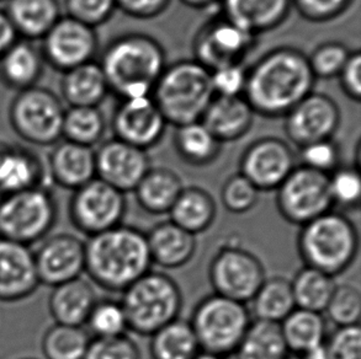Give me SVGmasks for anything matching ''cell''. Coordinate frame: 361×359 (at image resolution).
Returning <instances> with one entry per match:
<instances>
[{"label": "cell", "instance_id": "6da1fadb", "mask_svg": "<svg viewBox=\"0 0 361 359\" xmlns=\"http://www.w3.org/2000/svg\"><path fill=\"white\" fill-rule=\"evenodd\" d=\"M316 77L307 56L291 47L270 51L247 70L243 97L254 113L286 116L313 92Z\"/></svg>", "mask_w": 361, "mask_h": 359}, {"label": "cell", "instance_id": "7a4b0ae2", "mask_svg": "<svg viewBox=\"0 0 361 359\" xmlns=\"http://www.w3.org/2000/svg\"><path fill=\"white\" fill-rule=\"evenodd\" d=\"M85 273L97 286L122 291L151 271L146 233L130 225H118L84 241Z\"/></svg>", "mask_w": 361, "mask_h": 359}, {"label": "cell", "instance_id": "3957f363", "mask_svg": "<svg viewBox=\"0 0 361 359\" xmlns=\"http://www.w3.org/2000/svg\"><path fill=\"white\" fill-rule=\"evenodd\" d=\"M166 52L151 36L125 34L109 44L99 62L109 90L122 100L151 96L166 68Z\"/></svg>", "mask_w": 361, "mask_h": 359}, {"label": "cell", "instance_id": "277c9868", "mask_svg": "<svg viewBox=\"0 0 361 359\" xmlns=\"http://www.w3.org/2000/svg\"><path fill=\"white\" fill-rule=\"evenodd\" d=\"M151 96L166 123L178 128L200 122L216 94L210 70L191 59L166 67Z\"/></svg>", "mask_w": 361, "mask_h": 359}, {"label": "cell", "instance_id": "5b68a950", "mask_svg": "<svg viewBox=\"0 0 361 359\" xmlns=\"http://www.w3.org/2000/svg\"><path fill=\"white\" fill-rule=\"evenodd\" d=\"M298 251L305 266L337 277L347 271L359 251V233L345 214L329 210L300 227Z\"/></svg>", "mask_w": 361, "mask_h": 359}, {"label": "cell", "instance_id": "8992f818", "mask_svg": "<svg viewBox=\"0 0 361 359\" xmlns=\"http://www.w3.org/2000/svg\"><path fill=\"white\" fill-rule=\"evenodd\" d=\"M122 308L128 330L152 336L179 319L183 293L174 278L164 272L149 271L122 291Z\"/></svg>", "mask_w": 361, "mask_h": 359}, {"label": "cell", "instance_id": "52a82bcc", "mask_svg": "<svg viewBox=\"0 0 361 359\" xmlns=\"http://www.w3.org/2000/svg\"><path fill=\"white\" fill-rule=\"evenodd\" d=\"M59 218V204L49 187L0 196V239L31 246L44 240Z\"/></svg>", "mask_w": 361, "mask_h": 359}, {"label": "cell", "instance_id": "ba28073f", "mask_svg": "<svg viewBox=\"0 0 361 359\" xmlns=\"http://www.w3.org/2000/svg\"><path fill=\"white\" fill-rule=\"evenodd\" d=\"M252 320L247 304L211 294L197 303L189 322L201 351L226 357L235 353Z\"/></svg>", "mask_w": 361, "mask_h": 359}, {"label": "cell", "instance_id": "9c48e42d", "mask_svg": "<svg viewBox=\"0 0 361 359\" xmlns=\"http://www.w3.org/2000/svg\"><path fill=\"white\" fill-rule=\"evenodd\" d=\"M64 112L63 102L54 92L36 85L16 94L10 103L9 121L23 141L54 146L62 141Z\"/></svg>", "mask_w": 361, "mask_h": 359}, {"label": "cell", "instance_id": "30bf717a", "mask_svg": "<svg viewBox=\"0 0 361 359\" xmlns=\"http://www.w3.org/2000/svg\"><path fill=\"white\" fill-rule=\"evenodd\" d=\"M276 191L279 213L288 223L302 227L332 210L329 175L296 166Z\"/></svg>", "mask_w": 361, "mask_h": 359}, {"label": "cell", "instance_id": "8fae6325", "mask_svg": "<svg viewBox=\"0 0 361 359\" xmlns=\"http://www.w3.org/2000/svg\"><path fill=\"white\" fill-rule=\"evenodd\" d=\"M215 294L247 304L267 279L262 260L240 244H226L216 251L209 266Z\"/></svg>", "mask_w": 361, "mask_h": 359}, {"label": "cell", "instance_id": "7c38bea8", "mask_svg": "<svg viewBox=\"0 0 361 359\" xmlns=\"http://www.w3.org/2000/svg\"><path fill=\"white\" fill-rule=\"evenodd\" d=\"M126 209V194L95 177L73 191L68 215L74 228L89 238L121 225Z\"/></svg>", "mask_w": 361, "mask_h": 359}, {"label": "cell", "instance_id": "4fadbf2b", "mask_svg": "<svg viewBox=\"0 0 361 359\" xmlns=\"http://www.w3.org/2000/svg\"><path fill=\"white\" fill-rule=\"evenodd\" d=\"M98 44L94 27L66 15L44 36L39 49L44 63L64 73L94 61Z\"/></svg>", "mask_w": 361, "mask_h": 359}, {"label": "cell", "instance_id": "5bb4252c", "mask_svg": "<svg viewBox=\"0 0 361 359\" xmlns=\"http://www.w3.org/2000/svg\"><path fill=\"white\" fill-rule=\"evenodd\" d=\"M254 44L255 36L221 18L206 24L196 34L195 61L210 72L230 64H240Z\"/></svg>", "mask_w": 361, "mask_h": 359}, {"label": "cell", "instance_id": "9a60e30c", "mask_svg": "<svg viewBox=\"0 0 361 359\" xmlns=\"http://www.w3.org/2000/svg\"><path fill=\"white\" fill-rule=\"evenodd\" d=\"M285 132L295 146L332 139L341 125V110L331 97L312 92L286 115Z\"/></svg>", "mask_w": 361, "mask_h": 359}, {"label": "cell", "instance_id": "2e32d148", "mask_svg": "<svg viewBox=\"0 0 361 359\" xmlns=\"http://www.w3.org/2000/svg\"><path fill=\"white\" fill-rule=\"evenodd\" d=\"M296 166L291 146L280 138L268 137L244 151L240 172L262 192L278 189Z\"/></svg>", "mask_w": 361, "mask_h": 359}, {"label": "cell", "instance_id": "e0dca14e", "mask_svg": "<svg viewBox=\"0 0 361 359\" xmlns=\"http://www.w3.org/2000/svg\"><path fill=\"white\" fill-rule=\"evenodd\" d=\"M94 151L97 179L113 186L122 194L133 192L152 168L147 151L116 138L104 141Z\"/></svg>", "mask_w": 361, "mask_h": 359}, {"label": "cell", "instance_id": "ac0fdd59", "mask_svg": "<svg viewBox=\"0 0 361 359\" xmlns=\"http://www.w3.org/2000/svg\"><path fill=\"white\" fill-rule=\"evenodd\" d=\"M34 256L39 283L52 288L82 277L85 271L84 241L73 234L46 239Z\"/></svg>", "mask_w": 361, "mask_h": 359}, {"label": "cell", "instance_id": "d6986e66", "mask_svg": "<svg viewBox=\"0 0 361 359\" xmlns=\"http://www.w3.org/2000/svg\"><path fill=\"white\" fill-rule=\"evenodd\" d=\"M166 125L152 96L122 100L113 117L115 138L143 151L161 141Z\"/></svg>", "mask_w": 361, "mask_h": 359}, {"label": "cell", "instance_id": "ffe728a7", "mask_svg": "<svg viewBox=\"0 0 361 359\" xmlns=\"http://www.w3.org/2000/svg\"><path fill=\"white\" fill-rule=\"evenodd\" d=\"M39 284L34 251L23 244L0 239V301H24Z\"/></svg>", "mask_w": 361, "mask_h": 359}, {"label": "cell", "instance_id": "44dd1931", "mask_svg": "<svg viewBox=\"0 0 361 359\" xmlns=\"http://www.w3.org/2000/svg\"><path fill=\"white\" fill-rule=\"evenodd\" d=\"M47 172L52 182L62 189L75 191L95 179V151L62 139L49 153Z\"/></svg>", "mask_w": 361, "mask_h": 359}, {"label": "cell", "instance_id": "7402d4cb", "mask_svg": "<svg viewBox=\"0 0 361 359\" xmlns=\"http://www.w3.org/2000/svg\"><path fill=\"white\" fill-rule=\"evenodd\" d=\"M47 168L32 151L0 141V194L47 187Z\"/></svg>", "mask_w": 361, "mask_h": 359}, {"label": "cell", "instance_id": "603a6c76", "mask_svg": "<svg viewBox=\"0 0 361 359\" xmlns=\"http://www.w3.org/2000/svg\"><path fill=\"white\" fill-rule=\"evenodd\" d=\"M226 20L253 36L276 29L288 16L291 0H220Z\"/></svg>", "mask_w": 361, "mask_h": 359}, {"label": "cell", "instance_id": "cb8c5ba5", "mask_svg": "<svg viewBox=\"0 0 361 359\" xmlns=\"http://www.w3.org/2000/svg\"><path fill=\"white\" fill-rule=\"evenodd\" d=\"M146 237L152 263L166 270L185 266L194 258L197 248L195 235L171 219L156 224Z\"/></svg>", "mask_w": 361, "mask_h": 359}, {"label": "cell", "instance_id": "d4e9b609", "mask_svg": "<svg viewBox=\"0 0 361 359\" xmlns=\"http://www.w3.org/2000/svg\"><path fill=\"white\" fill-rule=\"evenodd\" d=\"M98 301L92 282L83 277L52 288L49 310L56 324L83 326Z\"/></svg>", "mask_w": 361, "mask_h": 359}, {"label": "cell", "instance_id": "484cf974", "mask_svg": "<svg viewBox=\"0 0 361 359\" xmlns=\"http://www.w3.org/2000/svg\"><path fill=\"white\" fill-rule=\"evenodd\" d=\"M252 107L243 96H217L207 107L201 122L222 143L240 139L253 125Z\"/></svg>", "mask_w": 361, "mask_h": 359}, {"label": "cell", "instance_id": "4316f807", "mask_svg": "<svg viewBox=\"0 0 361 359\" xmlns=\"http://www.w3.org/2000/svg\"><path fill=\"white\" fill-rule=\"evenodd\" d=\"M44 64L41 49L19 39L0 57V80L16 92L32 88L42 77Z\"/></svg>", "mask_w": 361, "mask_h": 359}, {"label": "cell", "instance_id": "83f0119b", "mask_svg": "<svg viewBox=\"0 0 361 359\" xmlns=\"http://www.w3.org/2000/svg\"><path fill=\"white\" fill-rule=\"evenodd\" d=\"M4 11L18 36L27 41L44 39L62 18L59 0H8Z\"/></svg>", "mask_w": 361, "mask_h": 359}, {"label": "cell", "instance_id": "f1b7e54d", "mask_svg": "<svg viewBox=\"0 0 361 359\" xmlns=\"http://www.w3.org/2000/svg\"><path fill=\"white\" fill-rule=\"evenodd\" d=\"M62 74L61 92L68 107H98L110 92L103 69L95 61Z\"/></svg>", "mask_w": 361, "mask_h": 359}, {"label": "cell", "instance_id": "f546056e", "mask_svg": "<svg viewBox=\"0 0 361 359\" xmlns=\"http://www.w3.org/2000/svg\"><path fill=\"white\" fill-rule=\"evenodd\" d=\"M184 184L176 171L151 168L133 189L137 203L145 212L154 215L169 214Z\"/></svg>", "mask_w": 361, "mask_h": 359}, {"label": "cell", "instance_id": "4dcf8cb0", "mask_svg": "<svg viewBox=\"0 0 361 359\" xmlns=\"http://www.w3.org/2000/svg\"><path fill=\"white\" fill-rule=\"evenodd\" d=\"M169 215L173 223L196 237L215 223L217 206L209 191L197 186H184Z\"/></svg>", "mask_w": 361, "mask_h": 359}, {"label": "cell", "instance_id": "1f68e13d", "mask_svg": "<svg viewBox=\"0 0 361 359\" xmlns=\"http://www.w3.org/2000/svg\"><path fill=\"white\" fill-rule=\"evenodd\" d=\"M288 353L280 324L254 319L235 351V359H283Z\"/></svg>", "mask_w": 361, "mask_h": 359}, {"label": "cell", "instance_id": "d6a6232c", "mask_svg": "<svg viewBox=\"0 0 361 359\" xmlns=\"http://www.w3.org/2000/svg\"><path fill=\"white\" fill-rule=\"evenodd\" d=\"M250 315L254 320L280 324L296 308L291 282L285 277H270L250 301Z\"/></svg>", "mask_w": 361, "mask_h": 359}, {"label": "cell", "instance_id": "836d02e7", "mask_svg": "<svg viewBox=\"0 0 361 359\" xmlns=\"http://www.w3.org/2000/svg\"><path fill=\"white\" fill-rule=\"evenodd\" d=\"M201 352L200 345L189 321H171L151 336L152 359H194Z\"/></svg>", "mask_w": 361, "mask_h": 359}, {"label": "cell", "instance_id": "e575fe53", "mask_svg": "<svg viewBox=\"0 0 361 359\" xmlns=\"http://www.w3.org/2000/svg\"><path fill=\"white\" fill-rule=\"evenodd\" d=\"M280 326L288 351H293V355H301L326 341L327 324L321 313L295 308Z\"/></svg>", "mask_w": 361, "mask_h": 359}, {"label": "cell", "instance_id": "d590c367", "mask_svg": "<svg viewBox=\"0 0 361 359\" xmlns=\"http://www.w3.org/2000/svg\"><path fill=\"white\" fill-rule=\"evenodd\" d=\"M290 282L296 308L321 314L326 310L337 286L334 277L307 266L300 268Z\"/></svg>", "mask_w": 361, "mask_h": 359}, {"label": "cell", "instance_id": "8d00e7d4", "mask_svg": "<svg viewBox=\"0 0 361 359\" xmlns=\"http://www.w3.org/2000/svg\"><path fill=\"white\" fill-rule=\"evenodd\" d=\"M176 148L188 164L205 166L217 159L221 143L200 121L176 128Z\"/></svg>", "mask_w": 361, "mask_h": 359}, {"label": "cell", "instance_id": "74e56055", "mask_svg": "<svg viewBox=\"0 0 361 359\" xmlns=\"http://www.w3.org/2000/svg\"><path fill=\"white\" fill-rule=\"evenodd\" d=\"M90 341L83 326L54 324L44 332L41 350L46 359H84Z\"/></svg>", "mask_w": 361, "mask_h": 359}, {"label": "cell", "instance_id": "f35d334b", "mask_svg": "<svg viewBox=\"0 0 361 359\" xmlns=\"http://www.w3.org/2000/svg\"><path fill=\"white\" fill-rule=\"evenodd\" d=\"M105 128L99 107H68L64 112L62 139L93 148L103 139Z\"/></svg>", "mask_w": 361, "mask_h": 359}, {"label": "cell", "instance_id": "ab89813d", "mask_svg": "<svg viewBox=\"0 0 361 359\" xmlns=\"http://www.w3.org/2000/svg\"><path fill=\"white\" fill-rule=\"evenodd\" d=\"M94 337H116L128 331L126 315L120 301L113 299L98 301L89 315L87 324Z\"/></svg>", "mask_w": 361, "mask_h": 359}, {"label": "cell", "instance_id": "60d3db41", "mask_svg": "<svg viewBox=\"0 0 361 359\" xmlns=\"http://www.w3.org/2000/svg\"><path fill=\"white\" fill-rule=\"evenodd\" d=\"M324 313L337 327L359 325L361 317V291L349 283L337 284Z\"/></svg>", "mask_w": 361, "mask_h": 359}, {"label": "cell", "instance_id": "b9f144b4", "mask_svg": "<svg viewBox=\"0 0 361 359\" xmlns=\"http://www.w3.org/2000/svg\"><path fill=\"white\" fill-rule=\"evenodd\" d=\"M259 194L260 191L245 176L237 172L222 184L221 202L230 213H248L258 203Z\"/></svg>", "mask_w": 361, "mask_h": 359}, {"label": "cell", "instance_id": "7bdbcfd3", "mask_svg": "<svg viewBox=\"0 0 361 359\" xmlns=\"http://www.w3.org/2000/svg\"><path fill=\"white\" fill-rule=\"evenodd\" d=\"M329 189L333 206L354 209L361 199V176L357 168H338L329 174Z\"/></svg>", "mask_w": 361, "mask_h": 359}, {"label": "cell", "instance_id": "ee69618b", "mask_svg": "<svg viewBox=\"0 0 361 359\" xmlns=\"http://www.w3.org/2000/svg\"><path fill=\"white\" fill-rule=\"evenodd\" d=\"M352 51L341 42H326L319 44L308 57L316 79H329L338 77L347 63Z\"/></svg>", "mask_w": 361, "mask_h": 359}, {"label": "cell", "instance_id": "f6af8a7d", "mask_svg": "<svg viewBox=\"0 0 361 359\" xmlns=\"http://www.w3.org/2000/svg\"><path fill=\"white\" fill-rule=\"evenodd\" d=\"M84 359H142L136 341L125 334L116 337H93Z\"/></svg>", "mask_w": 361, "mask_h": 359}, {"label": "cell", "instance_id": "bcb514c9", "mask_svg": "<svg viewBox=\"0 0 361 359\" xmlns=\"http://www.w3.org/2000/svg\"><path fill=\"white\" fill-rule=\"evenodd\" d=\"M64 9L69 18L95 29L113 16L116 3L115 0H64Z\"/></svg>", "mask_w": 361, "mask_h": 359}, {"label": "cell", "instance_id": "7dc6e473", "mask_svg": "<svg viewBox=\"0 0 361 359\" xmlns=\"http://www.w3.org/2000/svg\"><path fill=\"white\" fill-rule=\"evenodd\" d=\"M301 149V165L307 166L310 169L332 174L333 171L339 168L341 153L337 144L333 139L316 141L312 144L302 146Z\"/></svg>", "mask_w": 361, "mask_h": 359}, {"label": "cell", "instance_id": "c3c4849f", "mask_svg": "<svg viewBox=\"0 0 361 359\" xmlns=\"http://www.w3.org/2000/svg\"><path fill=\"white\" fill-rule=\"evenodd\" d=\"M328 359H361V329L359 325L337 327L326 339Z\"/></svg>", "mask_w": 361, "mask_h": 359}, {"label": "cell", "instance_id": "681fc988", "mask_svg": "<svg viewBox=\"0 0 361 359\" xmlns=\"http://www.w3.org/2000/svg\"><path fill=\"white\" fill-rule=\"evenodd\" d=\"M303 19L312 23H326L336 19L352 4L353 0H291Z\"/></svg>", "mask_w": 361, "mask_h": 359}, {"label": "cell", "instance_id": "f907efd6", "mask_svg": "<svg viewBox=\"0 0 361 359\" xmlns=\"http://www.w3.org/2000/svg\"><path fill=\"white\" fill-rule=\"evenodd\" d=\"M211 80L217 96H243L247 70L242 63L230 64L212 70Z\"/></svg>", "mask_w": 361, "mask_h": 359}, {"label": "cell", "instance_id": "816d5d0a", "mask_svg": "<svg viewBox=\"0 0 361 359\" xmlns=\"http://www.w3.org/2000/svg\"><path fill=\"white\" fill-rule=\"evenodd\" d=\"M341 85L349 99L355 102L361 101V53L354 51L344 64L342 72L338 75Z\"/></svg>", "mask_w": 361, "mask_h": 359}, {"label": "cell", "instance_id": "f5cc1de1", "mask_svg": "<svg viewBox=\"0 0 361 359\" xmlns=\"http://www.w3.org/2000/svg\"><path fill=\"white\" fill-rule=\"evenodd\" d=\"M116 8L136 19H152L161 14L171 0H115Z\"/></svg>", "mask_w": 361, "mask_h": 359}, {"label": "cell", "instance_id": "db71d44e", "mask_svg": "<svg viewBox=\"0 0 361 359\" xmlns=\"http://www.w3.org/2000/svg\"><path fill=\"white\" fill-rule=\"evenodd\" d=\"M19 39L9 18L0 9V57Z\"/></svg>", "mask_w": 361, "mask_h": 359}, {"label": "cell", "instance_id": "11a10c76", "mask_svg": "<svg viewBox=\"0 0 361 359\" xmlns=\"http://www.w3.org/2000/svg\"><path fill=\"white\" fill-rule=\"evenodd\" d=\"M301 359H328L327 347H326V341L321 345L312 347L311 350L303 352L301 355H298Z\"/></svg>", "mask_w": 361, "mask_h": 359}, {"label": "cell", "instance_id": "9f6ffc18", "mask_svg": "<svg viewBox=\"0 0 361 359\" xmlns=\"http://www.w3.org/2000/svg\"><path fill=\"white\" fill-rule=\"evenodd\" d=\"M180 1L186 6H190L194 9H204L210 5L220 3V0H180Z\"/></svg>", "mask_w": 361, "mask_h": 359}, {"label": "cell", "instance_id": "6f0895ef", "mask_svg": "<svg viewBox=\"0 0 361 359\" xmlns=\"http://www.w3.org/2000/svg\"><path fill=\"white\" fill-rule=\"evenodd\" d=\"M194 359H225V357H221V355H214V353H209V352L201 351L200 353L196 355Z\"/></svg>", "mask_w": 361, "mask_h": 359}, {"label": "cell", "instance_id": "680465c9", "mask_svg": "<svg viewBox=\"0 0 361 359\" xmlns=\"http://www.w3.org/2000/svg\"><path fill=\"white\" fill-rule=\"evenodd\" d=\"M283 359H301V357L298 355H290V353H288V355Z\"/></svg>", "mask_w": 361, "mask_h": 359}, {"label": "cell", "instance_id": "91938a15", "mask_svg": "<svg viewBox=\"0 0 361 359\" xmlns=\"http://www.w3.org/2000/svg\"><path fill=\"white\" fill-rule=\"evenodd\" d=\"M24 359H35V358H24Z\"/></svg>", "mask_w": 361, "mask_h": 359}, {"label": "cell", "instance_id": "94428289", "mask_svg": "<svg viewBox=\"0 0 361 359\" xmlns=\"http://www.w3.org/2000/svg\"><path fill=\"white\" fill-rule=\"evenodd\" d=\"M0 1H3V0H0Z\"/></svg>", "mask_w": 361, "mask_h": 359}]
</instances>
